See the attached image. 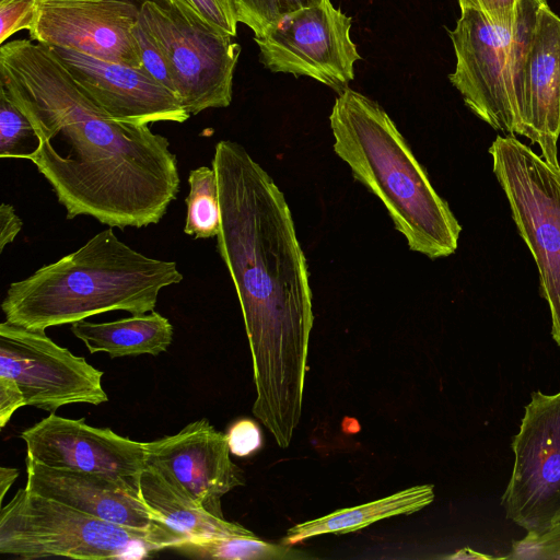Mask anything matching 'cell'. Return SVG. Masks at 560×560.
<instances>
[{
	"label": "cell",
	"instance_id": "cell-1",
	"mask_svg": "<svg viewBox=\"0 0 560 560\" xmlns=\"http://www.w3.org/2000/svg\"><path fill=\"white\" fill-rule=\"evenodd\" d=\"M0 90L35 128L39 145L28 160L67 219L89 215L118 229L161 221L179 188L167 138L110 118L51 47L31 39L0 46Z\"/></svg>",
	"mask_w": 560,
	"mask_h": 560
},
{
	"label": "cell",
	"instance_id": "cell-2",
	"mask_svg": "<svg viewBox=\"0 0 560 560\" xmlns=\"http://www.w3.org/2000/svg\"><path fill=\"white\" fill-rule=\"evenodd\" d=\"M211 166L221 211L217 249L233 280L252 354L253 413L285 448L302 417L314 320L305 256L284 195L244 147L219 141Z\"/></svg>",
	"mask_w": 560,
	"mask_h": 560
},
{
	"label": "cell",
	"instance_id": "cell-3",
	"mask_svg": "<svg viewBox=\"0 0 560 560\" xmlns=\"http://www.w3.org/2000/svg\"><path fill=\"white\" fill-rule=\"evenodd\" d=\"M183 279L175 261L137 252L109 226L75 252L12 282L1 310L8 323L38 330L112 311L143 314L154 311L162 289Z\"/></svg>",
	"mask_w": 560,
	"mask_h": 560
},
{
	"label": "cell",
	"instance_id": "cell-4",
	"mask_svg": "<svg viewBox=\"0 0 560 560\" xmlns=\"http://www.w3.org/2000/svg\"><path fill=\"white\" fill-rule=\"evenodd\" d=\"M329 122L335 153L383 202L409 248L431 259L452 255L462 226L383 107L347 88Z\"/></svg>",
	"mask_w": 560,
	"mask_h": 560
},
{
	"label": "cell",
	"instance_id": "cell-5",
	"mask_svg": "<svg viewBox=\"0 0 560 560\" xmlns=\"http://www.w3.org/2000/svg\"><path fill=\"white\" fill-rule=\"evenodd\" d=\"M174 545L164 535L103 521L26 488L0 513V553L26 560H136Z\"/></svg>",
	"mask_w": 560,
	"mask_h": 560
},
{
	"label": "cell",
	"instance_id": "cell-6",
	"mask_svg": "<svg viewBox=\"0 0 560 560\" xmlns=\"http://www.w3.org/2000/svg\"><path fill=\"white\" fill-rule=\"evenodd\" d=\"M489 153L518 233L536 261L551 335L560 347V167L511 135L498 136Z\"/></svg>",
	"mask_w": 560,
	"mask_h": 560
},
{
	"label": "cell",
	"instance_id": "cell-7",
	"mask_svg": "<svg viewBox=\"0 0 560 560\" xmlns=\"http://www.w3.org/2000/svg\"><path fill=\"white\" fill-rule=\"evenodd\" d=\"M512 89L523 136L556 167L560 136V18L547 0H520L511 59Z\"/></svg>",
	"mask_w": 560,
	"mask_h": 560
},
{
	"label": "cell",
	"instance_id": "cell-8",
	"mask_svg": "<svg viewBox=\"0 0 560 560\" xmlns=\"http://www.w3.org/2000/svg\"><path fill=\"white\" fill-rule=\"evenodd\" d=\"M139 22L162 51L175 94L189 115L231 104L241 54L233 37L192 23L154 0L141 3Z\"/></svg>",
	"mask_w": 560,
	"mask_h": 560
},
{
	"label": "cell",
	"instance_id": "cell-9",
	"mask_svg": "<svg viewBox=\"0 0 560 560\" xmlns=\"http://www.w3.org/2000/svg\"><path fill=\"white\" fill-rule=\"evenodd\" d=\"M351 22L330 0H318L282 16L254 40L271 72L308 77L341 93L361 59L350 37Z\"/></svg>",
	"mask_w": 560,
	"mask_h": 560
},
{
	"label": "cell",
	"instance_id": "cell-10",
	"mask_svg": "<svg viewBox=\"0 0 560 560\" xmlns=\"http://www.w3.org/2000/svg\"><path fill=\"white\" fill-rule=\"evenodd\" d=\"M512 450L514 465L501 504L527 533H542L560 522V392L532 393Z\"/></svg>",
	"mask_w": 560,
	"mask_h": 560
},
{
	"label": "cell",
	"instance_id": "cell-11",
	"mask_svg": "<svg viewBox=\"0 0 560 560\" xmlns=\"http://www.w3.org/2000/svg\"><path fill=\"white\" fill-rule=\"evenodd\" d=\"M448 34L456 56L448 79L466 106L493 129L523 136L511 77L514 24L497 25L467 9Z\"/></svg>",
	"mask_w": 560,
	"mask_h": 560
},
{
	"label": "cell",
	"instance_id": "cell-12",
	"mask_svg": "<svg viewBox=\"0 0 560 560\" xmlns=\"http://www.w3.org/2000/svg\"><path fill=\"white\" fill-rule=\"evenodd\" d=\"M103 371L52 341L45 330L0 324V375L15 381L25 406L55 412L71 404L108 401Z\"/></svg>",
	"mask_w": 560,
	"mask_h": 560
},
{
	"label": "cell",
	"instance_id": "cell-13",
	"mask_svg": "<svg viewBox=\"0 0 560 560\" xmlns=\"http://www.w3.org/2000/svg\"><path fill=\"white\" fill-rule=\"evenodd\" d=\"M139 13L128 0H37L30 39L142 68L132 33Z\"/></svg>",
	"mask_w": 560,
	"mask_h": 560
},
{
	"label": "cell",
	"instance_id": "cell-14",
	"mask_svg": "<svg viewBox=\"0 0 560 560\" xmlns=\"http://www.w3.org/2000/svg\"><path fill=\"white\" fill-rule=\"evenodd\" d=\"M147 464L155 467L200 508L224 518L221 499L245 485L242 469L230 457L226 434L207 419L179 432L147 442Z\"/></svg>",
	"mask_w": 560,
	"mask_h": 560
},
{
	"label": "cell",
	"instance_id": "cell-15",
	"mask_svg": "<svg viewBox=\"0 0 560 560\" xmlns=\"http://www.w3.org/2000/svg\"><path fill=\"white\" fill-rule=\"evenodd\" d=\"M20 438L26 457L54 468L133 479L147 464V442L55 412L23 430Z\"/></svg>",
	"mask_w": 560,
	"mask_h": 560
},
{
	"label": "cell",
	"instance_id": "cell-16",
	"mask_svg": "<svg viewBox=\"0 0 560 560\" xmlns=\"http://www.w3.org/2000/svg\"><path fill=\"white\" fill-rule=\"evenodd\" d=\"M51 48L82 92L115 120L149 125L184 122L190 116L176 94L143 68L102 60L72 48Z\"/></svg>",
	"mask_w": 560,
	"mask_h": 560
},
{
	"label": "cell",
	"instance_id": "cell-17",
	"mask_svg": "<svg viewBox=\"0 0 560 560\" xmlns=\"http://www.w3.org/2000/svg\"><path fill=\"white\" fill-rule=\"evenodd\" d=\"M25 488L75 510L129 528L164 535L175 545L186 540L139 498L133 479L59 469L25 458Z\"/></svg>",
	"mask_w": 560,
	"mask_h": 560
},
{
	"label": "cell",
	"instance_id": "cell-18",
	"mask_svg": "<svg viewBox=\"0 0 560 560\" xmlns=\"http://www.w3.org/2000/svg\"><path fill=\"white\" fill-rule=\"evenodd\" d=\"M133 482L142 502L186 539L255 535L244 526L200 508L185 491L149 464H145Z\"/></svg>",
	"mask_w": 560,
	"mask_h": 560
},
{
	"label": "cell",
	"instance_id": "cell-19",
	"mask_svg": "<svg viewBox=\"0 0 560 560\" xmlns=\"http://www.w3.org/2000/svg\"><path fill=\"white\" fill-rule=\"evenodd\" d=\"M70 329L90 353L105 352L113 359L158 355L168 349L174 335L170 320L155 311L106 323L83 319L72 323Z\"/></svg>",
	"mask_w": 560,
	"mask_h": 560
},
{
	"label": "cell",
	"instance_id": "cell-20",
	"mask_svg": "<svg viewBox=\"0 0 560 560\" xmlns=\"http://www.w3.org/2000/svg\"><path fill=\"white\" fill-rule=\"evenodd\" d=\"M433 489V485L413 486L369 503L295 524L288 529L282 544L293 546L324 534H348L384 518L415 513L432 503Z\"/></svg>",
	"mask_w": 560,
	"mask_h": 560
},
{
	"label": "cell",
	"instance_id": "cell-21",
	"mask_svg": "<svg viewBox=\"0 0 560 560\" xmlns=\"http://www.w3.org/2000/svg\"><path fill=\"white\" fill-rule=\"evenodd\" d=\"M172 549L184 555L228 560H300L313 558L293 546L271 544L253 536L194 537Z\"/></svg>",
	"mask_w": 560,
	"mask_h": 560
},
{
	"label": "cell",
	"instance_id": "cell-22",
	"mask_svg": "<svg viewBox=\"0 0 560 560\" xmlns=\"http://www.w3.org/2000/svg\"><path fill=\"white\" fill-rule=\"evenodd\" d=\"M189 192L185 199L187 217L184 233L195 238L218 235L221 223L218 177L211 166L191 170L188 176Z\"/></svg>",
	"mask_w": 560,
	"mask_h": 560
},
{
	"label": "cell",
	"instance_id": "cell-23",
	"mask_svg": "<svg viewBox=\"0 0 560 560\" xmlns=\"http://www.w3.org/2000/svg\"><path fill=\"white\" fill-rule=\"evenodd\" d=\"M38 145L32 122L0 90V158L28 160Z\"/></svg>",
	"mask_w": 560,
	"mask_h": 560
},
{
	"label": "cell",
	"instance_id": "cell-24",
	"mask_svg": "<svg viewBox=\"0 0 560 560\" xmlns=\"http://www.w3.org/2000/svg\"><path fill=\"white\" fill-rule=\"evenodd\" d=\"M166 3L192 23L234 37L237 20L232 0H165Z\"/></svg>",
	"mask_w": 560,
	"mask_h": 560
},
{
	"label": "cell",
	"instance_id": "cell-25",
	"mask_svg": "<svg viewBox=\"0 0 560 560\" xmlns=\"http://www.w3.org/2000/svg\"><path fill=\"white\" fill-rule=\"evenodd\" d=\"M316 1L318 0H232V3L237 22L248 26L254 37H260L282 16Z\"/></svg>",
	"mask_w": 560,
	"mask_h": 560
},
{
	"label": "cell",
	"instance_id": "cell-26",
	"mask_svg": "<svg viewBox=\"0 0 560 560\" xmlns=\"http://www.w3.org/2000/svg\"><path fill=\"white\" fill-rule=\"evenodd\" d=\"M508 559H560V522L547 530L527 535L512 545Z\"/></svg>",
	"mask_w": 560,
	"mask_h": 560
},
{
	"label": "cell",
	"instance_id": "cell-27",
	"mask_svg": "<svg viewBox=\"0 0 560 560\" xmlns=\"http://www.w3.org/2000/svg\"><path fill=\"white\" fill-rule=\"evenodd\" d=\"M132 33L139 49L142 68L159 83L175 93V88L167 62L162 51L152 42L139 21L133 26Z\"/></svg>",
	"mask_w": 560,
	"mask_h": 560
},
{
	"label": "cell",
	"instance_id": "cell-28",
	"mask_svg": "<svg viewBox=\"0 0 560 560\" xmlns=\"http://www.w3.org/2000/svg\"><path fill=\"white\" fill-rule=\"evenodd\" d=\"M37 0L0 1V44L22 30L33 25Z\"/></svg>",
	"mask_w": 560,
	"mask_h": 560
},
{
	"label": "cell",
	"instance_id": "cell-29",
	"mask_svg": "<svg viewBox=\"0 0 560 560\" xmlns=\"http://www.w3.org/2000/svg\"><path fill=\"white\" fill-rule=\"evenodd\" d=\"M226 440L233 455L245 457L260 447L261 433L256 422L250 419H241L231 425Z\"/></svg>",
	"mask_w": 560,
	"mask_h": 560
},
{
	"label": "cell",
	"instance_id": "cell-30",
	"mask_svg": "<svg viewBox=\"0 0 560 560\" xmlns=\"http://www.w3.org/2000/svg\"><path fill=\"white\" fill-rule=\"evenodd\" d=\"M520 0H458L462 10L481 12L493 24L509 26L514 24Z\"/></svg>",
	"mask_w": 560,
	"mask_h": 560
},
{
	"label": "cell",
	"instance_id": "cell-31",
	"mask_svg": "<svg viewBox=\"0 0 560 560\" xmlns=\"http://www.w3.org/2000/svg\"><path fill=\"white\" fill-rule=\"evenodd\" d=\"M23 406L24 397L15 381L0 375V428L3 429L12 415Z\"/></svg>",
	"mask_w": 560,
	"mask_h": 560
},
{
	"label": "cell",
	"instance_id": "cell-32",
	"mask_svg": "<svg viewBox=\"0 0 560 560\" xmlns=\"http://www.w3.org/2000/svg\"><path fill=\"white\" fill-rule=\"evenodd\" d=\"M23 222L12 205L0 206V253L12 243L22 229Z\"/></svg>",
	"mask_w": 560,
	"mask_h": 560
},
{
	"label": "cell",
	"instance_id": "cell-33",
	"mask_svg": "<svg viewBox=\"0 0 560 560\" xmlns=\"http://www.w3.org/2000/svg\"><path fill=\"white\" fill-rule=\"evenodd\" d=\"M20 475V470L13 467L0 468V501L3 502L4 495Z\"/></svg>",
	"mask_w": 560,
	"mask_h": 560
}]
</instances>
